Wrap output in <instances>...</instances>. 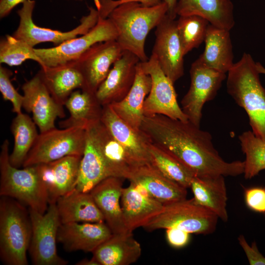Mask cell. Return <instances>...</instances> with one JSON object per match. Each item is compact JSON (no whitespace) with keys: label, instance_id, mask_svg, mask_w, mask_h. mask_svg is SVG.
Returning a JSON list of instances; mask_svg holds the SVG:
<instances>
[{"label":"cell","instance_id":"1","mask_svg":"<svg viewBox=\"0 0 265 265\" xmlns=\"http://www.w3.org/2000/svg\"><path fill=\"white\" fill-rule=\"evenodd\" d=\"M149 141L170 154L198 177L243 174L244 161L227 162L213 146L211 134L188 120L162 114L144 116L140 128Z\"/></svg>","mask_w":265,"mask_h":265},{"label":"cell","instance_id":"2","mask_svg":"<svg viewBox=\"0 0 265 265\" xmlns=\"http://www.w3.org/2000/svg\"><path fill=\"white\" fill-rule=\"evenodd\" d=\"M167 11L163 1L153 6L131 2L117 6L107 18L117 31L116 41L121 49L133 53L141 62H144L149 59L145 51L146 37L164 18Z\"/></svg>","mask_w":265,"mask_h":265},{"label":"cell","instance_id":"3","mask_svg":"<svg viewBox=\"0 0 265 265\" xmlns=\"http://www.w3.org/2000/svg\"><path fill=\"white\" fill-rule=\"evenodd\" d=\"M256 63L244 53L228 72L227 91L248 115L252 132L265 140V89L259 78Z\"/></svg>","mask_w":265,"mask_h":265},{"label":"cell","instance_id":"4","mask_svg":"<svg viewBox=\"0 0 265 265\" xmlns=\"http://www.w3.org/2000/svg\"><path fill=\"white\" fill-rule=\"evenodd\" d=\"M0 197V260L7 265H27L32 236L28 209L15 199Z\"/></svg>","mask_w":265,"mask_h":265},{"label":"cell","instance_id":"5","mask_svg":"<svg viewBox=\"0 0 265 265\" xmlns=\"http://www.w3.org/2000/svg\"><path fill=\"white\" fill-rule=\"evenodd\" d=\"M9 156V142L5 139L0 153V196L12 198L45 213L49 206L48 194L36 166L19 169L10 164Z\"/></svg>","mask_w":265,"mask_h":265},{"label":"cell","instance_id":"6","mask_svg":"<svg viewBox=\"0 0 265 265\" xmlns=\"http://www.w3.org/2000/svg\"><path fill=\"white\" fill-rule=\"evenodd\" d=\"M218 218L212 211L196 204L193 198L185 199L165 205L163 211L143 228L148 231L175 228L206 235L215 230Z\"/></svg>","mask_w":265,"mask_h":265},{"label":"cell","instance_id":"7","mask_svg":"<svg viewBox=\"0 0 265 265\" xmlns=\"http://www.w3.org/2000/svg\"><path fill=\"white\" fill-rule=\"evenodd\" d=\"M85 137L86 129L80 127L54 128L40 132L23 166L50 162L68 156L82 157Z\"/></svg>","mask_w":265,"mask_h":265},{"label":"cell","instance_id":"8","mask_svg":"<svg viewBox=\"0 0 265 265\" xmlns=\"http://www.w3.org/2000/svg\"><path fill=\"white\" fill-rule=\"evenodd\" d=\"M35 5L34 0H26L17 11L20 21L19 26L12 35L21 39L32 47L42 43L51 42L54 46L83 35L97 23L100 14L98 9L90 6L87 15L83 16L80 24L73 29L63 32L58 30L42 27L36 25L32 19Z\"/></svg>","mask_w":265,"mask_h":265},{"label":"cell","instance_id":"9","mask_svg":"<svg viewBox=\"0 0 265 265\" xmlns=\"http://www.w3.org/2000/svg\"><path fill=\"white\" fill-rule=\"evenodd\" d=\"M32 236L28 252L34 265H66L68 262L57 253V235L61 224L55 203L44 214L28 208Z\"/></svg>","mask_w":265,"mask_h":265},{"label":"cell","instance_id":"10","mask_svg":"<svg viewBox=\"0 0 265 265\" xmlns=\"http://www.w3.org/2000/svg\"><path fill=\"white\" fill-rule=\"evenodd\" d=\"M117 31L108 18L99 17L96 25L87 33L49 48H35L43 67H53L73 61L94 44L116 40Z\"/></svg>","mask_w":265,"mask_h":265},{"label":"cell","instance_id":"11","mask_svg":"<svg viewBox=\"0 0 265 265\" xmlns=\"http://www.w3.org/2000/svg\"><path fill=\"white\" fill-rule=\"evenodd\" d=\"M190 84L181 100V108L188 120L200 127L205 104L213 99L225 79V73L207 67L198 58L191 64Z\"/></svg>","mask_w":265,"mask_h":265},{"label":"cell","instance_id":"12","mask_svg":"<svg viewBox=\"0 0 265 265\" xmlns=\"http://www.w3.org/2000/svg\"><path fill=\"white\" fill-rule=\"evenodd\" d=\"M140 65L152 80L151 90L144 103V116L162 114L183 121H188L178 103L174 83L163 73L155 56L151 54L148 60L140 61Z\"/></svg>","mask_w":265,"mask_h":265},{"label":"cell","instance_id":"13","mask_svg":"<svg viewBox=\"0 0 265 265\" xmlns=\"http://www.w3.org/2000/svg\"><path fill=\"white\" fill-rule=\"evenodd\" d=\"M123 52L116 40H109L94 44L75 60L83 79L80 90L95 94Z\"/></svg>","mask_w":265,"mask_h":265},{"label":"cell","instance_id":"14","mask_svg":"<svg viewBox=\"0 0 265 265\" xmlns=\"http://www.w3.org/2000/svg\"><path fill=\"white\" fill-rule=\"evenodd\" d=\"M23 108L32 113L40 132L55 128L57 118L66 116L63 106L57 103L51 95L38 72L22 85Z\"/></svg>","mask_w":265,"mask_h":265},{"label":"cell","instance_id":"15","mask_svg":"<svg viewBox=\"0 0 265 265\" xmlns=\"http://www.w3.org/2000/svg\"><path fill=\"white\" fill-rule=\"evenodd\" d=\"M152 53L165 75L175 83L184 74L183 49L178 34L176 21L167 15L156 27Z\"/></svg>","mask_w":265,"mask_h":265},{"label":"cell","instance_id":"16","mask_svg":"<svg viewBox=\"0 0 265 265\" xmlns=\"http://www.w3.org/2000/svg\"><path fill=\"white\" fill-rule=\"evenodd\" d=\"M140 61L133 53L123 52L95 93L102 106L119 102L126 97L134 83Z\"/></svg>","mask_w":265,"mask_h":265},{"label":"cell","instance_id":"17","mask_svg":"<svg viewBox=\"0 0 265 265\" xmlns=\"http://www.w3.org/2000/svg\"><path fill=\"white\" fill-rule=\"evenodd\" d=\"M82 157L68 156L35 165L48 194L49 205L76 188Z\"/></svg>","mask_w":265,"mask_h":265},{"label":"cell","instance_id":"18","mask_svg":"<svg viewBox=\"0 0 265 265\" xmlns=\"http://www.w3.org/2000/svg\"><path fill=\"white\" fill-rule=\"evenodd\" d=\"M100 121L137 166L151 163L149 140L141 131L133 129L124 122L109 105L103 106Z\"/></svg>","mask_w":265,"mask_h":265},{"label":"cell","instance_id":"19","mask_svg":"<svg viewBox=\"0 0 265 265\" xmlns=\"http://www.w3.org/2000/svg\"><path fill=\"white\" fill-rule=\"evenodd\" d=\"M112 234L106 222H70L60 224L57 241L67 252L92 253Z\"/></svg>","mask_w":265,"mask_h":265},{"label":"cell","instance_id":"20","mask_svg":"<svg viewBox=\"0 0 265 265\" xmlns=\"http://www.w3.org/2000/svg\"><path fill=\"white\" fill-rule=\"evenodd\" d=\"M128 180L164 205L186 199V188L166 177L151 163L135 168Z\"/></svg>","mask_w":265,"mask_h":265},{"label":"cell","instance_id":"21","mask_svg":"<svg viewBox=\"0 0 265 265\" xmlns=\"http://www.w3.org/2000/svg\"><path fill=\"white\" fill-rule=\"evenodd\" d=\"M121 198L124 220L130 232L143 227L160 213L164 208L162 203L132 182L128 187L123 188Z\"/></svg>","mask_w":265,"mask_h":265},{"label":"cell","instance_id":"22","mask_svg":"<svg viewBox=\"0 0 265 265\" xmlns=\"http://www.w3.org/2000/svg\"><path fill=\"white\" fill-rule=\"evenodd\" d=\"M122 179L115 177H108L90 192L113 234L129 232L120 204L123 189Z\"/></svg>","mask_w":265,"mask_h":265},{"label":"cell","instance_id":"23","mask_svg":"<svg viewBox=\"0 0 265 265\" xmlns=\"http://www.w3.org/2000/svg\"><path fill=\"white\" fill-rule=\"evenodd\" d=\"M93 124L86 129L85 148L80 164L76 187L79 191L86 193H89L103 180L110 177Z\"/></svg>","mask_w":265,"mask_h":265},{"label":"cell","instance_id":"24","mask_svg":"<svg viewBox=\"0 0 265 265\" xmlns=\"http://www.w3.org/2000/svg\"><path fill=\"white\" fill-rule=\"evenodd\" d=\"M140 62L137 66L134 83L129 92L121 101L108 105L120 118L137 131H140L144 117V103L152 87L151 78L143 71Z\"/></svg>","mask_w":265,"mask_h":265},{"label":"cell","instance_id":"25","mask_svg":"<svg viewBox=\"0 0 265 265\" xmlns=\"http://www.w3.org/2000/svg\"><path fill=\"white\" fill-rule=\"evenodd\" d=\"M92 253L99 265H129L139 258L141 248L132 232H129L112 234Z\"/></svg>","mask_w":265,"mask_h":265},{"label":"cell","instance_id":"26","mask_svg":"<svg viewBox=\"0 0 265 265\" xmlns=\"http://www.w3.org/2000/svg\"><path fill=\"white\" fill-rule=\"evenodd\" d=\"M61 224L105 222L91 194L74 188L59 197L56 203Z\"/></svg>","mask_w":265,"mask_h":265},{"label":"cell","instance_id":"27","mask_svg":"<svg viewBox=\"0 0 265 265\" xmlns=\"http://www.w3.org/2000/svg\"><path fill=\"white\" fill-rule=\"evenodd\" d=\"M38 72L52 97L62 106L75 89H81L83 86V77L75 61L41 68Z\"/></svg>","mask_w":265,"mask_h":265},{"label":"cell","instance_id":"28","mask_svg":"<svg viewBox=\"0 0 265 265\" xmlns=\"http://www.w3.org/2000/svg\"><path fill=\"white\" fill-rule=\"evenodd\" d=\"M176 13L179 16H199L210 24L228 30L235 24L231 0H178Z\"/></svg>","mask_w":265,"mask_h":265},{"label":"cell","instance_id":"29","mask_svg":"<svg viewBox=\"0 0 265 265\" xmlns=\"http://www.w3.org/2000/svg\"><path fill=\"white\" fill-rule=\"evenodd\" d=\"M93 127L109 177L128 179L138 166L100 120Z\"/></svg>","mask_w":265,"mask_h":265},{"label":"cell","instance_id":"30","mask_svg":"<svg viewBox=\"0 0 265 265\" xmlns=\"http://www.w3.org/2000/svg\"><path fill=\"white\" fill-rule=\"evenodd\" d=\"M194 202L215 213L224 222L228 219L226 209L227 195L224 176H194L190 186Z\"/></svg>","mask_w":265,"mask_h":265},{"label":"cell","instance_id":"31","mask_svg":"<svg viewBox=\"0 0 265 265\" xmlns=\"http://www.w3.org/2000/svg\"><path fill=\"white\" fill-rule=\"evenodd\" d=\"M204 42L205 50L198 58L208 67L228 73L234 64L230 30L210 24Z\"/></svg>","mask_w":265,"mask_h":265},{"label":"cell","instance_id":"32","mask_svg":"<svg viewBox=\"0 0 265 265\" xmlns=\"http://www.w3.org/2000/svg\"><path fill=\"white\" fill-rule=\"evenodd\" d=\"M64 106L69 112L70 116L59 123L62 129L80 127L86 129L100 120L103 108L95 94L81 90L73 91Z\"/></svg>","mask_w":265,"mask_h":265},{"label":"cell","instance_id":"33","mask_svg":"<svg viewBox=\"0 0 265 265\" xmlns=\"http://www.w3.org/2000/svg\"><path fill=\"white\" fill-rule=\"evenodd\" d=\"M36 124L27 114H17L10 127L14 137V146L9 154L10 164L17 168L23 166L25 160L39 133Z\"/></svg>","mask_w":265,"mask_h":265},{"label":"cell","instance_id":"34","mask_svg":"<svg viewBox=\"0 0 265 265\" xmlns=\"http://www.w3.org/2000/svg\"><path fill=\"white\" fill-rule=\"evenodd\" d=\"M151 163L166 177L187 188L194 173L176 158L149 141Z\"/></svg>","mask_w":265,"mask_h":265},{"label":"cell","instance_id":"35","mask_svg":"<svg viewBox=\"0 0 265 265\" xmlns=\"http://www.w3.org/2000/svg\"><path fill=\"white\" fill-rule=\"evenodd\" d=\"M241 148L245 156L244 177L250 179L265 169V140L247 131L238 136Z\"/></svg>","mask_w":265,"mask_h":265},{"label":"cell","instance_id":"36","mask_svg":"<svg viewBox=\"0 0 265 265\" xmlns=\"http://www.w3.org/2000/svg\"><path fill=\"white\" fill-rule=\"evenodd\" d=\"M210 24L207 20L197 15L179 16L176 26L185 55L204 41Z\"/></svg>","mask_w":265,"mask_h":265},{"label":"cell","instance_id":"37","mask_svg":"<svg viewBox=\"0 0 265 265\" xmlns=\"http://www.w3.org/2000/svg\"><path fill=\"white\" fill-rule=\"evenodd\" d=\"M27 60H33L41 67L43 63L37 55L35 48L25 41L8 34L0 40V63L9 66L21 65Z\"/></svg>","mask_w":265,"mask_h":265},{"label":"cell","instance_id":"38","mask_svg":"<svg viewBox=\"0 0 265 265\" xmlns=\"http://www.w3.org/2000/svg\"><path fill=\"white\" fill-rule=\"evenodd\" d=\"M13 75L12 71L0 66V91L3 99L9 101L12 105V111L16 114L22 113L23 95L20 94L15 88L11 80Z\"/></svg>","mask_w":265,"mask_h":265},{"label":"cell","instance_id":"39","mask_svg":"<svg viewBox=\"0 0 265 265\" xmlns=\"http://www.w3.org/2000/svg\"><path fill=\"white\" fill-rule=\"evenodd\" d=\"M100 17L107 18L110 12L118 5L127 2H138L146 6H153L162 2V0H94Z\"/></svg>","mask_w":265,"mask_h":265},{"label":"cell","instance_id":"40","mask_svg":"<svg viewBox=\"0 0 265 265\" xmlns=\"http://www.w3.org/2000/svg\"><path fill=\"white\" fill-rule=\"evenodd\" d=\"M246 206L252 211L265 214V187H252L244 189Z\"/></svg>","mask_w":265,"mask_h":265},{"label":"cell","instance_id":"41","mask_svg":"<svg viewBox=\"0 0 265 265\" xmlns=\"http://www.w3.org/2000/svg\"><path fill=\"white\" fill-rule=\"evenodd\" d=\"M238 240L250 265H265V257L259 251L255 241L249 245L243 235L238 237Z\"/></svg>","mask_w":265,"mask_h":265},{"label":"cell","instance_id":"42","mask_svg":"<svg viewBox=\"0 0 265 265\" xmlns=\"http://www.w3.org/2000/svg\"><path fill=\"white\" fill-rule=\"evenodd\" d=\"M189 233L183 230L170 228L166 229V238L169 244L175 248L185 246L189 240Z\"/></svg>","mask_w":265,"mask_h":265},{"label":"cell","instance_id":"43","mask_svg":"<svg viewBox=\"0 0 265 265\" xmlns=\"http://www.w3.org/2000/svg\"><path fill=\"white\" fill-rule=\"evenodd\" d=\"M26 0H0V18L8 16L18 5L23 4Z\"/></svg>","mask_w":265,"mask_h":265},{"label":"cell","instance_id":"44","mask_svg":"<svg viewBox=\"0 0 265 265\" xmlns=\"http://www.w3.org/2000/svg\"><path fill=\"white\" fill-rule=\"evenodd\" d=\"M162 1L164 2L167 6V15L168 16L172 19L175 20L177 16L176 13V8L178 0H162Z\"/></svg>","mask_w":265,"mask_h":265},{"label":"cell","instance_id":"45","mask_svg":"<svg viewBox=\"0 0 265 265\" xmlns=\"http://www.w3.org/2000/svg\"><path fill=\"white\" fill-rule=\"evenodd\" d=\"M77 265H99V264L92 258L90 260L82 259L76 264Z\"/></svg>","mask_w":265,"mask_h":265},{"label":"cell","instance_id":"46","mask_svg":"<svg viewBox=\"0 0 265 265\" xmlns=\"http://www.w3.org/2000/svg\"><path fill=\"white\" fill-rule=\"evenodd\" d=\"M257 70L260 74H265V68L259 62H256Z\"/></svg>","mask_w":265,"mask_h":265},{"label":"cell","instance_id":"47","mask_svg":"<svg viewBox=\"0 0 265 265\" xmlns=\"http://www.w3.org/2000/svg\"><path fill=\"white\" fill-rule=\"evenodd\" d=\"M65 0L82 1L83 0Z\"/></svg>","mask_w":265,"mask_h":265}]
</instances>
